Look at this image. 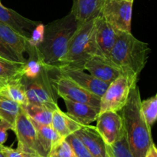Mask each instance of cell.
<instances>
[{
	"instance_id": "cell-21",
	"label": "cell",
	"mask_w": 157,
	"mask_h": 157,
	"mask_svg": "<svg viewBox=\"0 0 157 157\" xmlns=\"http://www.w3.org/2000/svg\"><path fill=\"white\" fill-rule=\"evenodd\" d=\"M33 123L36 128L40 146L48 156L54 145L62 138L55 132L51 125H40L35 123Z\"/></svg>"
},
{
	"instance_id": "cell-11",
	"label": "cell",
	"mask_w": 157,
	"mask_h": 157,
	"mask_svg": "<svg viewBox=\"0 0 157 157\" xmlns=\"http://www.w3.org/2000/svg\"><path fill=\"white\" fill-rule=\"evenodd\" d=\"M55 71L58 72V75L70 78L86 90L98 95L100 98L109 86L108 83H104L98 78H95L90 73L85 72L84 69L61 67L58 68V69H55Z\"/></svg>"
},
{
	"instance_id": "cell-17",
	"label": "cell",
	"mask_w": 157,
	"mask_h": 157,
	"mask_svg": "<svg viewBox=\"0 0 157 157\" xmlns=\"http://www.w3.org/2000/svg\"><path fill=\"white\" fill-rule=\"evenodd\" d=\"M67 114L82 126H89L95 122L99 115L100 109L88 104L64 99Z\"/></svg>"
},
{
	"instance_id": "cell-27",
	"label": "cell",
	"mask_w": 157,
	"mask_h": 157,
	"mask_svg": "<svg viewBox=\"0 0 157 157\" xmlns=\"http://www.w3.org/2000/svg\"><path fill=\"white\" fill-rule=\"evenodd\" d=\"M48 157H76V155L65 138H62L54 145Z\"/></svg>"
},
{
	"instance_id": "cell-3",
	"label": "cell",
	"mask_w": 157,
	"mask_h": 157,
	"mask_svg": "<svg viewBox=\"0 0 157 157\" xmlns=\"http://www.w3.org/2000/svg\"><path fill=\"white\" fill-rule=\"evenodd\" d=\"M150 52L149 45L137 39L131 32H119L109 58L121 69L123 74L138 82Z\"/></svg>"
},
{
	"instance_id": "cell-12",
	"label": "cell",
	"mask_w": 157,
	"mask_h": 157,
	"mask_svg": "<svg viewBox=\"0 0 157 157\" xmlns=\"http://www.w3.org/2000/svg\"><path fill=\"white\" fill-rule=\"evenodd\" d=\"M97 131L107 145L114 143L124 132V123L121 114L113 111L100 113L97 119Z\"/></svg>"
},
{
	"instance_id": "cell-26",
	"label": "cell",
	"mask_w": 157,
	"mask_h": 157,
	"mask_svg": "<svg viewBox=\"0 0 157 157\" xmlns=\"http://www.w3.org/2000/svg\"><path fill=\"white\" fill-rule=\"evenodd\" d=\"M141 110L147 123L152 128L157 119V95L141 101Z\"/></svg>"
},
{
	"instance_id": "cell-9",
	"label": "cell",
	"mask_w": 157,
	"mask_h": 157,
	"mask_svg": "<svg viewBox=\"0 0 157 157\" xmlns=\"http://www.w3.org/2000/svg\"><path fill=\"white\" fill-rule=\"evenodd\" d=\"M51 80L55 93L63 99L86 103L100 109L101 98L86 90L70 78L57 75L56 78H51Z\"/></svg>"
},
{
	"instance_id": "cell-23",
	"label": "cell",
	"mask_w": 157,
	"mask_h": 157,
	"mask_svg": "<svg viewBox=\"0 0 157 157\" xmlns=\"http://www.w3.org/2000/svg\"><path fill=\"white\" fill-rule=\"evenodd\" d=\"M25 62L11 61L0 56V78L11 81L20 79L23 77V66Z\"/></svg>"
},
{
	"instance_id": "cell-32",
	"label": "cell",
	"mask_w": 157,
	"mask_h": 157,
	"mask_svg": "<svg viewBox=\"0 0 157 157\" xmlns=\"http://www.w3.org/2000/svg\"><path fill=\"white\" fill-rule=\"evenodd\" d=\"M7 157H26V155L18 149H13L9 146H5Z\"/></svg>"
},
{
	"instance_id": "cell-19",
	"label": "cell",
	"mask_w": 157,
	"mask_h": 157,
	"mask_svg": "<svg viewBox=\"0 0 157 157\" xmlns=\"http://www.w3.org/2000/svg\"><path fill=\"white\" fill-rule=\"evenodd\" d=\"M51 126L61 138H66L75 133L83 126L70 115L61 111L59 107L52 112Z\"/></svg>"
},
{
	"instance_id": "cell-33",
	"label": "cell",
	"mask_w": 157,
	"mask_h": 157,
	"mask_svg": "<svg viewBox=\"0 0 157 157\" xmlns=\"http://www.w3.org/2000/svg\"><path fill=\"white\" fill-rule=\"evenodd\" d=\"M145 157H157V149L154 143L150 146V149L147 151Z\"/></svg>"
},
{
	"instance_id": "cell-36",
	"label": "cell",
	"mask_w": 157,
	"mask_h": 157,
	"mask_svg": "<svg viewBox=\"0 0 157 157\" xmlns=\"http://www.w3.org/2000/svg\"><path fill=\"white\" fill-rule=\"evenodd\" d=\"M26 157H35V156H32V155H26Z\"/></svg>"
},
{
	"instance_id": "cell-5",
	"label": "cell",
	"mask_w": 157,
	"mask_h": 157,
	"mask_svg": "<svg viewBox=\"0 0 157 157\" xmlns=\"http://www.w3.org/2000/svg\"><path fill=\"white\" fill-rule=\"evenodd\" d=\"M25 89L28 103L48 107L52 110L58 108L55 91L49 76V71L43 67L41 73L34 78H21Z\"/></svg>"
},
{
	"instance_id": "cell-7",
	"label": "cell",
	"mask_w": 157,
	"mask_h": 157,
	"mask_svg": "<svg viewBox=\"0 0 157 157\" xmlns=\"http://www.w3.org/2000/svg\"><path fill=\"white\" fill-rule=\"evenodd\" d=\"M13 132L18 140V148L25 155L48 157L39 144L36 128L21 108L16 118Z\"/></svg>"
},
{
	"instance_id": "cell-10",
	"label": "cell",
	"mask_w": 157,
	"mask_h": 157,
	"mask_svg": "<svg viewBox=\"0 0 157 157\" xmlns=\"http://www.w3.org/2000/svg\"><path fill=\"white\" fill-rule=\"evenodd\" d=\"M83 69L106 83H111L123 72L110 58L101 55L90 57L84 62Z\"/></svg>"
},
{
	"instance_id": "cell-24",
	"label": "cell",
	"mask_w": 157,
	"mask_h": 157,
	"mask_svg": "<svg viewBox=\"0 0 157 157\" xmlns=\"http://www.w3.org/2000/svg\"><path fill=\"white\" fill-rule=\"evenodd\" d=\"M20 108L18 103L0 95V120L7 122L14 128Z\"/></svg>"
},
{
	"instance_id": "cell-8",
	"label": "cell",
	"mask_w": 157,
	"mask_h": 157,
	"mask_svg": "<svg viewBox=\"0 0 157 157\" xmlns=\"http://www.w3.org/2000/svg\"><path fill=\"white\" fill-rule=\"evenodd\" d=\"M133 1L104 0L99 14L118 32L130 33Z\"/></svg>"
},
{
	"instance_id": "cell-29",
	"label": "cell",
	"mask_w": 157,
	"mask_h": 157,
	"mask_svg": "<svg viewBox=\"0 0 157 157\" xmlns=\"http://www.w3.org/2000/svg\"><path fill=\"white\" fill-rule=\"evenodd\" d=\"M44 25L40 22L39 24L37 25L35 27V29L32 31L30 37L29 38V46L31 48H35L36 49L40 43L42 42L44 38Z\"/></svg>"
},
{
	"instance_id": "cell-16",
	"label": "cell",
	"mask_w": 157,
	"mask_h": 157,
	"mask_svg": "<svg viewBox=\"0 0 157 157\" xmlns=\"http://www.w3.org/2000/svg\"><path fill=\"white\" fill-rule=\"evenodd\" d=\"M0 39L16 54L20 61L25 62V53H28L30 49L29 38L21 35L9 26L0 22Z\"/></svg>"
},
{
	"instance_id": "cell-35",
	"label": "cell",
	"mask_w": 157,
	"mask_h": 157,
	"mask_svg": "<svg viewBox=\"0 0 157 157\" xmlns=\"http://www.w3.org/2000/svg\"><path fill=\"white\" fill-rule=\"evenodd\" d=\"M8 83V81H6V80L3 79V78H0V92H1L2 89L4 88V86H6V83Z\"/></svg>"
},
{
	"instance_id": "cell-13",
	"label": "cell",
	"mask_w": 157,
	"mask_h": 157,
	"mask_svg": "<svg viewBox=\"0 0 157 157\" xmlns=\"http://www.w3.org/2000/svg\"><path fill=\"white\" fill-rule=\"evenodd\" d=\"M118 32L100 14L96 17L95 40L100 52L104 56L109 58L116 42Z\"/></svg>"
},
{
	"instance_id": "cell-34",
	"label": "cell",
	"mask_w": 157,
	"mask_h": 157,
	"mask_svg": "<svg viewBox=\"0 0 157 157\" xmlns=\"http://www.w3.org/2000/svg\"><path fill=\"white\" fill-rule=\"evenodd\" d=\"M0 157H7L4 145H0Z\"/></svg>"
},
{
	"instance_id": "cell-18",
	"label": "cell",
	"mask_w": 157,
	"mask_h": 157,
	"mask_svg": "<svg viewBox=\"0 0 157 157\" xmlns=\"http://www.w3.org/2000/svg\"><path fill=\"white\" fill-rule=\"evenodd\" d=\"M104 0H73L70 13L79 23H84L98 16Z\"/></svg>"
},
{
	"instance_id": "cell-1",
	"label": "cell",
	"mask_w": 157,
	"mask_h": 157,
	"mask_svg": "<svg viewBox=\"0 0 157 157\" xmlns=\"http://www.w3.org/2000/svg\"><path fill=\"white\" fill-rule=\"evenodd\" d=\"M80 24L70 13L44 26V38L35 49L38 58L45 69L48 71L58 69Z\"/></svg>"
},
{
	"instance_id": "cell-15",
	"label": "cell",
	"mask_w": 157,
	"mask_h": 157,
	"mask_svg": "<svg viewBox=\"0 0 157 157\" xmlns=\"http://www.w3.org/2000/svg\"><path fill=\"white\" fill-rule=\"evenodd\" d=\"M83 144L94 157H109L107 144L95 126H83L75 132Z\"/></svg>"
},
{
	"instance_id": "cell-30",
	"label": "cell",
	"mask_w": 157,
	"mask_h": 157,
	"mask_svg": "<svg viewBox=\"0 0 157 157\" xmlns=\"http://www.w3.org/2000/svg\"><path fill=\"white\" fill-rule=\"evenodd\" d=\"M0 56L2 58H7V59L11 60V61L15 62H21L19 58L17 56L16 54L13 52L11 49H9L7 46L4 44L0 39Z\"/></svg>"
},
{
	"instance_id": "cell-25",
	"label": "cell",
	"mask_w": 157,
	"mask_h": 157,
	"mask_svg": "<svg viewBox=\"0 0 157 157\" xmlns=\"http://www.w3.org/2000/svg\"><path fill=\"white\" fill-rule=\"evenodd\" d=\"M109 157H134L129 146L125 130L113 143L107 145Z\"/></svg>"
},
{
	"instance_id": "cell-14",
	"label": "cell",
	"mask_w": 157,
	"mask_h": 157,
	"mask_svg": "<svg viewBox=\"0 0 157 157\" xmlns=\"http://www.w3.org/2000/svg\"><path fill=\"white\" fill-rule=\"evenodd\" d=\"M0 22L7 25L21 35L29 38L32 31L40 22L33 21L25 18L14 11L3 6L0 2Z\"/></svg>"
},
{
	"instance_id": "cell-22",
	"label": "cell",
	"mask_w": 157,
	"mask_h": 157,
	"mask_svg": "<svg viewBox=\"0 0 157 157\" xmlns=\"http://www.w3.org/2000/svg\"><path fill=\"white\" fill-rule=\"evenodd\" d=\"M21 78L9 81L0 92V95L7 97L18 103L20 106L28 103L25 89Z\"/></svg>"
},
{
	"instance_id": "cell-4",
	"label": "cell",
	"mask_w": 157,
	"mask_h": 157,
	"mask_svg": "<svg viewBox=\"0 0 157 157\" xmlns=\"http://www.w3.org/2000/svg\"><path fill=\"white\" fill-rule=\"evenodd\" d=\"M95 29L96 17L80 24L69 42L58 69L70 67L83 69V65L87 58L95 55H103L97 46Z\"/></svg>"
},
{
	"instance_id": "cell-28",
	"label": "cell",
	"mask_w": 157,
	"mask_h": 157,
	"mask_svg": "<svg viewBox=\"0 0 157 157\" xmlns=\"http://www.w3.org/2000/svg\"><path fill=\"white\" fill-rule=\"evenodd\" d=\"M65 139L71 146L76 157H94L75 133L66 137Z\"/></svg>"
},
{
	"instance_id": "cell-20",
	"label": "cell",
	"mask_w": 157,
	"mask_h": 157,
	"mask_svg": "<svg viewBox=\"0 0 157 157\" xmlns=\"http://www.w3.org/2000/svg\"><path fill=\"white\" fill-rule=\"evenodd\" d=\"M21 108L33 123L40 125H51L52 123L54 110L50 108L29 103L21 106Z\"/></svg>"
},
{
	"instance_id": "cell-6",
	"label": "cell",
	"mask_w": 157,
	"mask_h": 157,
	"mask_svg": "<svg viewBox=\"0 0 157 157\" xmlns=\"http://www.w3.org/2000/svg\"><path fill=\"white\" fill-rule=\"evenodd\" d=\"M136 84L137 82L124 74L118 76L101 95L99 114L107 111L121 112L128 100L130 89Z\"/></svg>"
},
{
	"instance_id": "cell-31",
	"label": "cell",
	"mask_w": 157,
	"mask_h": 157,
	"mask_svg": "<svg viewBox=\"0 0 157 157\" xmlns=\"http://www.w3.org/2000/svg\"><path fill=\"white\" fill-rule=\"evenodd\" d=\"M13 131V126L6 121L0 120V145H4L8 138V130Z\"/></svg>"
},
{
	"instance_id": "cell-2",
	"label": "cell",
	"mask_w": 157,
	"mask_h": 157,
	"mask_svg": "<svg viewBox=\"0 0 157 157\" xmlns=\"http://www.w3.org/2000/svg\"><path fill=\"white\" fill-rule=\"evenodd\" d=\"M141 97L137 84L130 89L128 100L121 111L129 146L134 157H145L153 143L151 128L141 110Z\"/></svg>"
}]
</instances>
